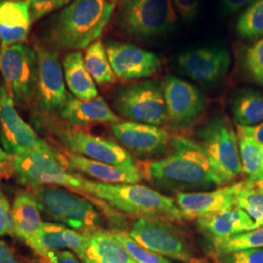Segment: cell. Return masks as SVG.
<instances>
[{"mask_svg": "<svg viewBox=\"0 0 263 263\" xmlns=\"http://www.w3.org/2000/svg\"><path fill=\"white\" fill-rule=\"evenodd\" d=\"M171 145L174 148L171 155L151 161L141 170L143 177L154 185L179 193L226 184L197 141L177 137Z\"/></svg>", "mask_w": 263, "mask_h": 263, "instance_id": "6da1fadb", "label": "cell"}, {"mask_svg": "<svg viewBox=\"0 0 263 263\" xmlns=\"http://www.w3.org/2000/svg\"><path fill=\"white\" fill-rule=\"evenodd\" d=\"M115 3L108 0H73L49 22L48 40L60 50L78 51L102 36L112 18Z\"/></svg>", "mask_w": 263, "mask_h": 263, "instance_id": "7a4b0ae2", "label": "cell"}, {"mask_svg": "<svg viewBox=\"0 0 263 263\" xmlns=\"http://www.w3.org/2000/svg\"><path fill=\"white\" fill-rule=\"evenodd\" d=\"M79 190L138 218L178 222L184 220L177 203L172 198L137 183L110 184L81 178Z\"/></svg>", "mask_w": 263, "mask_h": 263, "instance_id": "3957f363", "label": "cell"}, {"mask_svg": "<svg viewBox=\"0 0 263 263\" xmlns=\"http://www.w3.org/2000/svg\"><path fill=\"white\" fill-rule=\"evenodd\" d=\"M178 18L172 0H120L114 26L127 37L148 42L169 35Z\"/></svg>", "mask_w": 263, "mask_h": 263, "instance_id": "277c9868", "label": "cell"}, {"mask_svg": "<svg viewBox=\"0 0 263 263\" xmlns=\"http://www.w3.org/2000/svg\"><path fill=\"white\" fill-rule=\"evenodd\" d=\"M197 142L226 182L243 172L238 137L229 120L217 115L197 133Z\"/></svg>", "mask_w": 263, "mask_h": 263, "instance_id": "5b68a950", "label": "cell"}, {"mask_svg": "<svg viewBox=\"0 0 263 263\" xmlns=\"http://www.w3.org/2000/svg\"><path fill=\"white\" fill-rule=\"evenodd\" d=\"M113 104L117 112L131 121L157 127L169 121L164 87L158 81L123 86L114 95Z\"/></svg>", "mask_w": 263, "mask_h": 263, "instance_id": "8992f818", "label": "cell"}, {"mask_svg": "<svg viewBox=\"0 0 263 263\" xmlns=\"http://www.w3.org/2000/svg\"><path fill=\"white\" fill-rule=\"evenodd\" d=\"M0 72L15 104L19 106L29 104L35 95L37 82L34 48L23 43L0 48Z\"/></svg>", "mask_w": 263, "mask_h": 263, "instance_id": "52a82bcc", "label": "cell"}, {"mask_svg": "<svg viewBox=\"0 0 263 263\" xmlns=\"http://www.w3.org/2000/svg\"><path fill=\"white\" fill-rule=\"evenodd\" d=\"M13 168L23 183L34 189L61 185L79 190L81 185V177L68 174L53 149L28 151L15 156Z\"/></svg>", "mask_w": 263, "mask_h": 263, "instance_id": "ba28073f", "label": "cell"}, {"mask_svg": "<svg viewBox=\"0 0 263 263\" xmlns=\"http://www.w3.org/2000/svg\"><path fill=\"white\" fill-rule=\"evenodd\" d=\"M35 197L42 211L74 230H95L101 221L98 211L90 202L61 188L41 187Z\"/></svg>", "mask_w": 263, "mask_h": 263, "instance_id": "9c48e42d", "label": "cell"}, {"mask_svg": "<svg viewBox=\"0 0 263 263\" xmlns=\"http://www.w3.org/2000/svg\"><path fill=\"white\" fill-rule=\"evenodd\" d=\"M129 236L141 247L172 259L190 263L193 253L177 228L164 220L137 218Z\"/></svg>", "mask_w": 263, "mask_h": 263, "instance_id": "30bf717a", "label": "cell"}, {"mask_svg": "<svg viewBox=\"0 0 263 263\" xmlns=\"http://www.w3.org/2000/svg\"><path fill=\"white\" fill-rule=\"evenodd\" d=\"M176 67L203 86H216L227 76L231 65V56L222 45H204L190 48L176 58Z\"/></svg>", "mask_w": 263, "mask_h": 263, "instance_id": "8fae6325", "label": "cell"}, {"mask_svg": "<svg viewBox=\"0 0 263 263\" xmlns=\"http://www.w3.org/2000/svg\"><path fill=\"white\" fill-rule=\"evenodd\" d=\"M0 142L13 157L28 151L52 149L20 116L5 86L0 87Z\"/></svg>", "mask_w": 263, "mask_h": 263, "instance_id": "7c38bea8", "label": "cell"}, {"mask_svg": "<svg viewBox=\"0 0 263 263\" xmlns=\"http://www.w3.org/2000/svg\"><path fill=\"white\" fill-rule=\"evenodd\" d=\"M37 58L36 91L38 103L44 112L60 113L66 105L68 95L65 83L64 70L55 50L34 42Z\"/></svg>", "mask_w": 263, "mask_h": 263, "instance_id": "4fadbf2b", "label": "cell"}, {"mask_svg": "<svg viewBox=\"0 0 263 263\" xmlns=\"http://www.w3.org/2000/svg\"><path fill=\"white\" fill-rule=\"evenodd\" d=\"M163 87L169 121L174 127H191L206 111V98L194 85L169 76Z\"/></svg>", "mask_w": 263, "mask_h": 263, "instance_id": "5bb4252c", "label": "cell"}, {"mask_svg": "<svg viewBox=\"0 0 263 263\" xmlns=\"http://www.w3.org/2000/svg\"><path fill=\"white\" fill-rule=\"evenodd\" d=\"M104 46L113 72L120 79L147 78L161 69L162 59L156 53L122 41L109 40Z\"/></svg>", "mask_w": 263, "mask_h": 263, "instance_id": "9a60e30c", "label": "cell"}, {"mask_svg": "<svg viewBox=\"0 0 263 263\" xmlns=\"http://www.w3.org/2000/svg\"><path fill=\"white\" fill-rule=\"evenodd\" d=\"M61 141L71 152L116 167H136V161L130 152L111 140L90 133L67 129L60 134Z\"/></svg>", "mask_w": 263, "mask_h": 263, "instance_id": "2e32d148", "label": "cell"}, {"mask_svg": "<svg viewBox=\"0 0 263 263\" xmlns=\"http://www.w3.org/2000/svg\"><path fill=\"white\" fill-rule=\"evenodd\" d=\"M110 129L124 148L139 157L149 158L159 155L169 146V134L157 126L135 121H118L112 123Z\"/></svg>", "mask_w": 263, "mask_h": 263, "instance_id": "e0dca14e", "label": "cell"}, {"mask_svg": "<svg viewBox=\"0 0 263 263\" xmlns=\"http://www.w3.org/2000/svg\"><path fill=\"white\" fill-rule=\"evenodd\" d=\"M240 182L211 191L179 192L176 203L184 219H198L236 207Z\"/></svg>", "mask_w": 263, "mask_h": 263, "instance_id": "ac0fdd59", "label": "cell"}, {"mask_svg": "<svg viewBox=\"0 0 263 263\" xmlns=\"http://www.w3.org/2000/svg\"><path fill=\"white\" fill-rule=\"evenodd\" d=\"M12 216L15 227V236L41 256H47L40 237L43 223L37 199L29 192H20L12 206Z\"/></svg>", "mask_w": 263, "mask_h": 263, "instance_id": "d6986e66", "label": "cell"}, {"mask_svg": "<svg viewBox=\"0 0 263 263\" xmlns=\"http://www.w3.org/2000/svg\"><path fill=\"white\" fill-rule=\"evenodd\" d=\"M199 229L215 245L232 236L250 231L255 228L254 219L240 208L197 219Z\"/></svg>", "mask_w": 263, "mask_h": 263, "instance_id": "ffe728a7", "label": "cell"}, {"mask_svg": "<svg viewBox=\"0 0 263 263\" xmlns=\"http://www.w3.org/2000/svg\"><path fill=\"white\" fill-rule=\"evenodd\" d=\"M66 158L69 168L110 184H135L144 179L141 170L136 167H116L89 159L74 152L68 151Z\"/></svg>", "mask_w": 263, "mask_h": 263, "instance_id": "44dd1931", "label": "cell"}, {"mask_svg": "<svg viewBox=\"0 0 263 263\" xmlns=\"http://www.w3.org/2000/svg\"><path fill=\"white\" fill-rule=\"evenodd\" d=\"M32 24L28 0H0V44L1 48L23 43Z\"/></svg>", "mask_w": 263, "mask_h": 263, "instance_id": "7402d4cb", "label": "cell"}, {"mask_svg": "<svg viewBox=\"0 0 263 263\" xmlns=\"http://www.w3.org/2000/svg\"><path fill=\"white\" fill-rule=\"evenodd\" d=\"M60 115L66 122L79 127L96 123H115L119 120L118 116L101 96L93 100L84 101L69 94Z\"/></svg>", "mask_w": 263, "mask_h": 263, "instance_id": "603a6c76", "label": "cell"}, {"mask_svg": "<svg viewBox=\"0 0 263 263\" xmlns=\"http://www.w3.org/2000/svg\"><path fill=\"white\" fill-rule=\"evenodd\" d=\"M63 70L67 88L77 99L89 101L98 97L94 79L85 66L81 52L73 51L66 55L63 60Z\"/></svg>", "mask_w": 263, "mask_h": 263, "instance_id": "cb8c5ba5", "label": "cell"}, {"mask_svg": "<svg viewBox=\"0 0 263 263\" xmlns=\"http://www.w3.org/2000/svg\"><path fill=\"white\" fill-rule=\"evenodd\" d=\"M40 241L47 255L52 251L68 249L73 251L77 256H80L88 247V239L85 234L51 222L43 223Z\"/></svg>", "mask_w": 263, "mask_h": 263, "instance_id": "d4e9b609", "label": "cell"}, {"mask_svg": "<svg viewBox=\"0 0 263 263\" xmlns=\"http://www.w3.org/2000/svg\"><path fill=\"white\" fill-rule=\"evenodd\" d=\"M88 239L87 250L109 263H137L112 232L91 230L84 232Z\"/></svg>", "mask_w": 263, "mask_h": 263, "instance_id": "484cf974", "label": "cell"}, {"mask_svg": "<svg viewBox=\"0 0 263 263\" xmlns=\"http://www.w3.org/2000/svg\"><path fill=\"white\" fill-rule=\"evenodd\" d=\"M231 111L237 126L254 127L263 122V92L243 89L231 101Z\"/></svg>", "mask_w": 263, "mask_h": 263, "instance_id": "4316f807", "label": "cell"}, {"mask_svg": "<svg viewBox=\"0 0 263 263\" xmlns=\"http://www.w3.org/2000/svg\"><path fill=\"white\" fill-rule=\"evenodd\" d=\"M236 207L242 209L255 222V228L263 222V179L240 182L236 194Z\"/></svg>", "mask_w": 263, "mask_h": 263, "instance_id": "83f0119b", "label": "cell"}, {"mask_svg": "<svg viewBox=\"0 0 263 263\" xmlns=\"http://www.w3.org/2000/svg\"><path fill=\"white\" fill-rule=\"evenodd\" d=\"M242 170L248 180L263 179V147L237 127Z\"/></svg>", "mask_w": 263, "mask_h": 263, "instance_id": "f1b7e54d", "label": "cell"}, {"mask_svg": "<svg viewBox=\"0 0 263 263\" xmlns=\"http://www.w3.org/2000/svg\"><path fill=\"white\" fill-rule=\"evenodd\" d=\"M85 66L99 85L110 84L115 81V74L110 66L105 46L101 40H97L86 50Z\"/></svg>", "mask_w": 263, "mask_h": 263, "instance_id": "f546056e", "label": "cell"}, {"mask_svg": "<svg viewBox=\"0 0 263 263\" xmlns=\"http://www.w3.org/2000/svg\"><path fill=\"white\" fill-rule=\"evenodd\" d=\"M236 32L245 41L263 37V0H254L248 5L237 21Z\"/></svg>", "mask_w": 263, "mask_h": 263, "instance_id": "4dcf8cb0", "label": "cell"}, {"mask_svg": "<svg viewBox=\"0 0 263 263\" xmlns=\"http://www.w3.org/2000/svg\"><path fill=\"white\" fill-rule=\"evenodd\" d=\"M214 246L219 254L263 248V226L232 236Z\"/></svg>", "mask_w": 263, "mask_h": 263, "instance_id": "1f68e13d", "label": "cell"}, {"mask_svg": "<svg viewBox=\"0 0 263 263\" xmlns=\"http://www.w3.org/2000/svg\"><path fill=\"white\" fill-rule=\"evenodd\" d=\"M245 71L256 84L263 86V37L256 40L243 53Z\"/></svg>", "mask_w": 263, "mask_h": 263, "instance_id": "d6a6232c", "label": "cell"}, {"mask_svg": "<svg viewBox=\"0 0 263 263\" xmlns=\"http://www.w3.org/2000/svg\"><path fill=\"white\" fill-rule=\"evenodd\" d=\"M114 235L122 243L137 263H171L165 256L141 247L129 235L121 232H115Z\"/></svg>", "mask_w": 263, "mask_h": 263, "instance_id": "836d02e7", "label": "cell"}, {"mask_svg": "<svg viewBox=\"0 0 263 263\" xmlns=\"http://www.w3.org/2000/svg\"><path fill=\"white\" fill-rule=\"evenodd\" d=\"M71 1L73 0H28L32 23L42 19L54 11L63 9Z\"/></svg>", "mask_w": 263, "mask_h": 263, "instance_id": "e575fe53", "label": "cell"}, {"mask_svg": "<svg viewBox=\"0 0 263 263\" xmlns=\"http://www.w3.org/2000/svg\"><path fill=\"white\" fill-rule=\"evenodd\" d=\"M223 263H263V248L220 254Z\"/></svg>", "mask_w": 263, "mask_h": 263, "instance_id": "d590c367", "label": "cell"}, {"mask_svg": "<svg viewBox=\"0 0 263 263\" xmlns=\"http://www.w3.org/2000/svg\"><path fill=\"white\" fill-rule=\"evenodd\" d=\"M172 2L185 23H190L196 19L201 0H172Z\"/></svg>", "mask_w": 263, "mask_h": 263, "instance_id": "8d00e7d4", "label": "cell"}, {"mask_svg": "<svg viewBox=\"0 0 263 263\" xmlns=\"http://www.w3.org/2000/svg\"><path fill=\"white\" fill-rule=\"evenodd\" d=\"M51 263H80L69 251H52L47 255Z\"/></svg>", "mask_w": 263, "mask_h": 263, "instance_id": "74e56055", "label": "cell"}, {"mask_svg": "<svg viewBox=\"0 0 263 263\" xmlns=\"http://www.w3.org/2000/svg\"><path fill=\"white\" fill-rule=\"evenodd\" d=\"M15 236V227L12 212H0V237Z\"/></svg>", "mask_w": 263, "mask_h": 263, "instance_id": "f35d334b", "label": "cell"}, {"mask_svg": "<svg viewBox=\"0 0 263 263\" xmlns=\"http://www.w3.org/2000/svg\"><path fill=\"white\" fill-rule=\"evenodd\" d=\"M237 127L240 128L245 134L250 136L253 140L263 147V122L254 127H242V126H237Z\"/></svg>", "mask_w": 263, "mask_h": 263, "instance_id": "ab89813d", "label": "cell"}, {"mask_svg": "<svg viewBox=\"0 0 263 263\" xmlns=\"http://www.w3.org/2000/svg\"><path fill=\"white\" fill-rule=\"evenodd\" d=\"M13 161L14 157L0 147V177L6 175L9 172L11 166L13 167Z\"/></svg>", "mask_w": 263, "mask_h": 263, "instance_id": "60d3db41", "label": "cell"}, {"mask_svg": "<svg viewBox=\"0 0 263 263\" xmlns=\"http://www.w3.org/2000/svg\"><path fill=\"white\" fill-rule=\"evenodd\" d=\"M0 263H21L7 245L0 241Z\"/></svg>", "mask_w": 263, "mask_h": 263, "instance_id": "b9f144b4", "label": "cell"}, {"mask_svg": "<svg viewBox=\"0 0 263 263\" xmlns=\"http://www.w3.org/2000/svg\"><path fill=\"white\" fill-rule=\"evenodd\" d=\"M254 0H222L223 8L227 13H233L246 5H250Z\"/></svg>", "mask_w": 263, "mask_h": 263, "instance_id": "7bdbcfd3", "label": "cell"}, {"mask_svg": "<svg viewBox=\"0 0 263 263\" xmlns=\"http://www.w3.org/2000/svg\"><path fill=\"white\" fill-rule=\"evenodd\" d=\"M83 262L85 263H109L107 261H104L103 259L97 257L94 254H91L87 249L85 250L84 253L81 254L80 256H78Z\"/></svg>", "mask_w": 263, "mask_h": 263, "instance_id": "ee69618b", "label": "cell"}, {"mask_svg": "<svg viewBox=\"0 0 263 263\" xmlns=\"http://www.w3.org/2000/svg\"><path fill=\"white\" fill-rule=\"evenodd\" d=\"M108 1H110V2H112V3H116V2H118V1H120V0H108Z\"/></svg>", "mask_w": 263, "mask_h": 263, "instance_id": "f6af8a7d", "label": "cell"}, {"mask_svg": "<svg viewBox=\"0 0 263 263\" xmlns=\"http://www.w3.org/2000/svg\"><path fill=\"white\" fill-rule=\"evenodd\" d=\"M12 1H25V0H12Z\"/></svg>", "mask_w": 263, "mask_h": 263, "instance_id": "bcb514c9", "label": "cell"}, {"mask_svg": "<svg viewBox=\"0 0 263 263\" xmlns=\"http://www.w3.org/2000/svg\"><path fill=\"white\" fill-rule=\"evenodd\" d=\"M261 226H263V222H262V224H261ZM261 226H260V227H261Z\"/></svg>", "mask_w": 263, "mask_h": 263, "instance_id": "7dc6e473", "label": "cell"}]
</instances>
